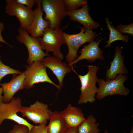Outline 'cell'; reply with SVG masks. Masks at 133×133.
Masks as SVG:
<instances>
[{
	"mask_svg": "<svg viewBox=\"0 0 133 133\" xmlns=\"http://www.w3.org/2000/svg\"><path fill=\"white\" fill-rule=\"evenodd\" d=\"M16 1L20 4L26 5L28 8L32 9V8L35 4L34 0H16Z\"/></svg>",
	"mask_w": 133,
	"mask_h": 133,
	"instance_id": "484cf974",
	"label": "cell"
},
{
	"mask_svg": "<svg viewBox=\"0 0 133 133\" xmlns=\"http://www.w3.org/2000/svg\"><path fill=\"white\" fill-rule=\"evenodd\" d=\"M67 26L54 30L48 28L45 31L42 38H39L42 49L43 50H45L46 53L49 54V52H51L54 56L61 60L63 59L64 56L60 51V47L62 45L66 44L62 33L63 30Z\"/></svg>",
	"mask_w": 133,
	"mask_h": 133,
	"instance_id": "277c9868",
	"label": "cell"
},
{
	"mask_svg": "<svg viewBox=\"0 0 133 133\" xmlns=\"http://www.w3.org/2000/svg\"><path fill=\"white\" fill-rule=\"evenodd\" d=\"M22 72L19 71L12 68L4 64L1 60L0 55V85L2 79L6 75L9 74H20Z\"/></svg>",
	"mask_w": 133,
	"mask_h": 133,
	"instance_id": "7402d4cb",
	"label": "cell"
},
{
	"mask_svg": "<svg viewBox=\"0 0 133 133\" xmlns=\"http://www.w3.org/2000/svg\"><path fill=\"white\" fill-rule=\"evenodd\" d=\"M128 78L126 75L119 74L114 79L106 81L102 78L99 79L97 82L99 87L96 98L98 100H100L108 95L117 94L125 96L128 95L129 90L124 84Z\"/></svg>",
	"mask_w": 133,
	"mask_h": 133,
	"instance_id": "3957f363",
	"label": "cell"
},
{
	"mask_svg": "<svg viewBox=\"0 0 133 133\" xmlns=\"http://www.w3.org/2000/svg\"><path fill=\"white\" fill-rule=\"evenodd\" d=\"M130 133H133V126H132V129H131V130L130 132Z\"/></svg>",
	"mask_w": 133,
	"mask_h": 133,
	"instance_id": "1f68e13d",
	"label": "cell"
},
{
	"mask_svg": "<svg viewBox=\"0 0 133 133\" xmlns=\"http://www.w3.org/2000/svg\"><path fill=\"white\" fill-rule=\"evenodd\" d=\"M90 10L87 3L80 9L73 11H66V14L69 17L70 20L80 23L86 29L92 30L98 28L100 25L92 19L89 13Z\"/></svg>",
	"mask_w": 133,
	"mask_h": 133,
	"instance_id": "5bb4252c",
	"label": "cell"
},
{
	"mask_svg": "<svg viewBox=\"0 0 133 133\" xmlns=\"http://www.w3.org/2000/svg\"><path fill=\"white\" fill-rule=\"evenodd\" d=\"M37 6L33 10L32 22L27 30L31 37L36 38L42 37L46 30L50 27L49 21L43 18L44 12L42 8L41 4Z\"/></svg>",
	"mask_w": 133,
	"mask_h": 133,
	"instance_id": "7c38bea8",
	"label": "cell"
},
{
	"mask_svg": "<svg viewBox=\"0 0 133 133\" xmlns=\"http://www.w3.org/2000/svg\"><path fill=\"white\" fill-rule=\"evenodd\" d=\"M62 60L50 55L46 56L42 61L44 65L50 69L57 77L61 88L63 86V79L65 75L72 70L71 67H68L67 64L63 62Z\"/></svg>",
	"mask_w": 133,
	"mask_h": 133,
	"instance_id": "4fadbf2b",
	"label": "cell"
},
{
	"mask_svg": "<svg viewBox=\"0 0 133 133\" xmlns=\"http://www.w3.org/2000/svg\"><path fill=\"white\" fill-rule=\"evenodd\" d=\"M104 133H109L108 132V131L107 130H105L104 131ZM126 133V132H125L123 133Z\"/></svg>",
	"mask_w": 133,
	"mask_h": 133,
	"instance_id": "4dcf8cb0",
	"label": "cell"
},
{
	"mask_svg": "<svg viewBox=\"0 0 133 133\" xmlns=\"http://www.w3.org/2000/svg\"><path fill=\"white\" fill-rule=\"evenodd\" d=\"M99 125L95 117L89 115L78 127V133H100Z\"/></svg>",
	"mask_w": 133,
	"mask_h": 133,
	"instance_id": "d6986e66",
	"label": "cell"
},
{
	"mask_svg": "<svg viewBox=\"0 0 133 133\" xmlns=\"http://www.w3.org/2000/svg\"><path fill=\"white\" fill-rule=\"evenodd\" d=\"M25 78L23 72L19 75L14 74L10 82L1 83L3 93V102H10L17 91L25 88L24 84Z\"/></svg>",
	"mask_w": 133,
	"mask_h": 133,
	"instance_id": "9a60e30c",
	"label": "cell"
},
{
	"mask_svg": "<svg viewBox=\"0 0 133 133\" xmlns=\"http://www.w3.org/2000/svg\"><path fill=\"white\" fill-rule=\"evenodd\" d=\"M105 21L107 24L106 26L110 31L109 39L107 44L105 46V48L110 47V45L113 42L118 40L123 41L127 43L129 41V38L127 35H123L119 32L110 23L109 18L106 17Z\"/></svg>",
	"mask_w": 133,
	"mask_h": 133,
	"instance_id": "ffe728a7",
	"label": "cell"
},
{
	"mask_svg": "<svg viewBox=\"0 0 133 133\" xmlns=\"http://www.w3.org/2000/svg\"><path fill=\"white\" fill-rule=\"evenodd\" d=\"M87 67L88 72L84 75H79L73 69V66L71 67L72 70L78 76L81 83V93L78 102L79 104L87 102L93 103L96 100L98 90L96 83L99 79L97 74L99 67L93 65H88Z\"/></svg>",
	"mask_w": 133,
	"mask_h": 133,
	"instance_id": "6da1fadb",
	"label": "cell"
},
{
	"mask_svg": "<svg viewBox=\"0 0 133 133\" xmlns=\"http://www.w3.org/2000/svg\"><path fill=\"white\" fill-rule=\"evenodd\" d=\"M22 107V100L19 97H13L9 103L2 102L0 104V126L4 120L10 119L27 126L29 131L33 125L17 114Z\"/></svg>",
	"mask_w": 133,
	"mask_h": 133,
	"instance_id": "9c48e42d",
	"label": "cell"
},
{
	"mask_svg": "<svg viewBox=\"0 0 133 133\" xmlns=\"http://www.w3.org/2000/svg\"><path fill=\"white\" fill-rule=\"evenodd\" d=\"M5 12L10 16H15L20 23V28L27 30L33 18V10L18 3L16 0H6Z\"/></svg>",
	"mask_w": 133,
	"mask_h": 133,
	"instance_id": "30bf717a",
	"label": "cell"
},
{
	"mask_svg": "<svg viewBox=\"0 0 133 133\" xmlns=\"http://www.w3.org/2000/svg\"><path fill=\"white\" fill-rule=\"evenodd\" d=\"M42 8L45 13L44 19L49 21L50 28H60L61 22L67 16L63 0H43Z\"/></svg>",
	"mask_w": 133,
	"mask_h": 133,
	"instance_id": "5b68a950",
	"label": "cell"
},
{
	"mask_svg": "<svg viewBox=\"0 0 133 133\" xmlns=\"http://www.w3.org/2000/svg\"><path fill=\"white\" fill-rule=\"evenodd\" d=\"M60 113L68 128L78 127L85 119L82 110L70 103Z\"/></svg>",
	"mask_w": 133,
	"mask_h": 133,
	"instance_id": "2e32d148",
	"label": "cell"
},
{
	"mask_svg": "<svg viewBox=\"0 0 133 133\" xmlns=\"http://www.w3.org/2000/svg\"><path fill=\"white\" fill-rule=\"evenodd\" d=\"M49 120L47 133H65L68 128L60 112H52Z\"/></svg>",
	"mask_w": 133,
	"mask_h": 133,
	"instance_id": "ac0fdd59",
	"label": "cell"
},
{
	"mask_svg": "<svg viewBox=\"0 0 133 133\" xmlns=\"http://www.w3.org/2000/svg\"><path fill=\"white\" fill-rule=\"evenodd\" d=\"M2 93L3 88L1 87H0V104L3 102V97L2 95Z\"/></svg>",
	"mask_w": 133,
	"mask_h": 133,
	"instance_id": "f1b7e54d",
	"label": "cell"
},
{
	"mask_svg": "<svg viewBox=\"0 0 133 133\" xmlns=\"http://www.w3.org/2000/svg\"><path fill=\"white\" fill-rule=\"evenodd\" d=\"M17 31L18 33L16 39L18 42L24 44L27 49L28 57L27 61L29 65L34 62L42 61L45 56L50 55L43 51L39 38L31 37L26 30L20 27Z\"/></svg>",
	"mask_w": 133,
	"mask_h": 133,
	"instance_id": "52a82bcc",
	"label": "cell"
},
{
	"mask_svg": "<svg viewBox=\"0 0 133 133\" xmlns=\"http://www.w3.org/2000/svg\"><path fill=\"white\" fill-rule=\"evenodd\" d=\"M35 4H36L37 6L39 4H41L42 0H34Z\"/></svg>",
	"mask_w": 133,
	"mask_h": 133,
	"instance_id": "f546056e",
	"label": "cell"
},
{
	"mask_svg": "<svg viewBox=\"0 0 133 133\" xmlns=\"http://www.w3.org/2000/svg\"><path fill=\"white\" fill-rule=\"evenodd\" d=\"M46 124L33 125L29 133H47Z\"/></svg>",
	"mask_w": 133,
	"mask_h": 133,
	"instance_id": "d4e9b609",
	"label": "cell"
},
{
	"mask_svg": "<svg viewBox=\"0 0 133 133\" xmlns=\"http://www.w3.org/2000/svg\"><path fill=\"white\" fill-rule=\"evenodd\" d=\"M116 29L121 33H127L133 36V23L127 25L120 24L117 25Z\"/></svg>",
	"mask_w": 133,
	"mask_h": 133,
	"instance_id": "603a6c76",
	"label": "cell"
},
{
	"mask_svg": "<svg viewBox=\"0 0 133 133\" xmlns=\"http://www.w3.org/2000/svg\"><path fill=\"white\" fill-rule=\"evenodd\" d=\"M29 130L26 126L18 124H15L8 133H29Z\"/></svg>",
	"mask_w": 133,
	"mask_h": 133,
	"instance_id": "cb8c5ba5",
	"label": "cell"
},
{
	"mask_svg": "<svg viewBox=\"0 0 133 133\" xmlns=\"http://www.w3.org/2000/svg\"><path fill=\"white\" fill-rule=\"evenodd\" d=\"M66 11H75L87 4V0H63Z\"/></svg>",
	"mask_w": 133,
	"mask_h": 133,
	"instance_id": "44dd1931",
	"label": "cell"
},
{
	"mask_svg": "<svg viewBox=\"0 0 133 133\" xmlns=\"http://www.w3.org/2000/svg\"><path fill=\"white\" fill-rule=\"evenodd\" d=\"M98 39L95 41H92L87 45H84L80 52L81 55L74 61L68 64V67H71L78 62L83 59H86L90 63L94 62L97 59L104 60L103 52L99 47V43L103 38L99 39L97 41Z\"/></svg>",
	"mask_w": 133,
	"mask_h": 133,
	"instance_id": "8fae6325",
	"label": "cell"
},
{
	"mask_svg": "<svg viewBox=\"0 0 133 133\" xmlns=\"http://www.w3.org/2000/svg\"><path fill=\"white\" fill-rule=\"evenodd\" d=\"M19 112L35 124H46L52 112L48 105L37 100L29 107L22 106Z\"/></svg>",
	"mask_w": 133,
	"mask_h": 133,
	"instance_id": "ba28073f",
	"label": "cell"
},
{
	"mask_svg": "<svg viewBox=\"0 0 133 133\" xmlns=\"http://www.w3.org/2000/svg\"><path fill=\"white\" fill-rule=\"evenodd\" d=\"M65 133H78V127L68 128Z\"/></svg>",
	"mask_w": 133,
	"mask_h": 133,
	"instance_id": "83f0119b",
	"label": "cell"
},
{
	"mask_svg": "<svg viewBox=\"0 0 133 133\" xmlns=\"http://www.w3.org/2000/svg\"><path fill=\"white\" fill-rule=\"evenodd\" d=\"M4 28V25L3 23L0 21V42L5 43L7 45L10 47L12 48L13 47L7 43L3 39L2 35L1 32Z\"/></svg>",
	"mask_w": 133,
	"mask_h": 133,
	"instance_id": "4316f807",
	"label": "cell"
},
{
	"mask_svg": "<svg viewBox=\"0 0 133 133\" xmlns=\"http://www.w3.org/2000/svg\"><path fill=\"white\" fill-rule=\"evenodd\" d=\"M122 49L118 46L115 49L114 58L110 62V68L106 71V78L107 80L115 79L117 74H126L128 73V70L124 65V57L121 55Z\"/></svg>",
	"mask_w": 133,
	"mask_h": 133,
	"instance_id": "e0dca14e",
	"label": "cell"
},
{
	"mask_svg": "<svg viewBox=\"0 0 133 133\" xmlns=\"http://www.w3.org/2000/svg\"><path fill=\"white\" fill-rule=\"evenodd\" d=\"M81 29L79 33L69 34L63 32L62 35L68 48V52L66 57L68 64L74 61L78 57L77 52L80 47L86 42L90 43L94 41L98 35L92 30L77 26Z\"/></svg>",
	"mask_w": 133,
	"mask_h": 133,
	"instance_id": "7a4b0ae2",
	"label": "cell"
},
{
	"mask_svg": "<svg viewBox=\"0 0 133 133\" xmlns=\"http://www.w3.org/2000/svg\"><path fill=\"white\" fill-rule=\"evenodd\" d=\"M26 69L23 72L25 76L24 81L25 88H32L34 84L40 83L48 82L54 85L59 89L61 88L59 85L53 83L47 74V67L42 61L33 62L28 65L25 66Z\"/></svg>",
	"mask_w": 133,
	"mask_h": 133,
	"instance_id": "8992f818",
	"label": "cell"
}]
</instances>
